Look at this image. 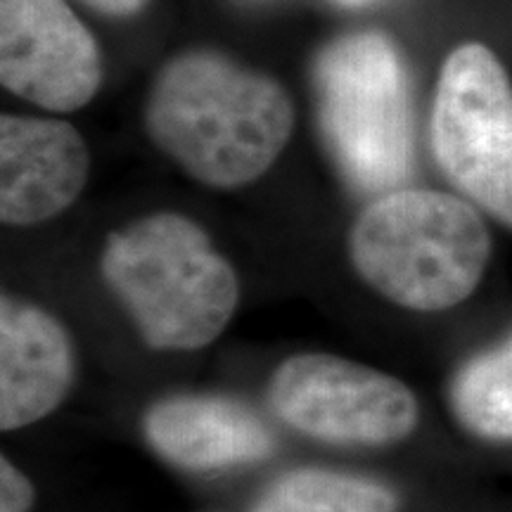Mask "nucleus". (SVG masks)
<instances>
[{"label":"nucleus","mask_w":512,"mask_h":512,"mask_svg":"<svg viewBox=\"0 0 512 512\" xmlns=\"http://www.w3.org/2000/svg\"><path fill=\"white\" fill-rule=\"evenodd\" d=\"M143 119L157 150L192 181L235 190L283 155L294 105L273 76L216 50H185L157 72Z\"/></svg>","instance_id":"obj_1"},{"label":"nucleus","mask_w":512,"mask_h":512,"mask_svg":"<svg viewBox=\"0 0 512 512\" xmlns=\"http://www.w3.org/2000/svg\"><path fill=\"white\" fill-rule=\"evenodd\" d=\"M100 275L143 342L188 354L223 335L240 304V280L200 223L155 211L112 230Z\"/></svg>","instance_id":"obj_2"},{"label":"nucleus","mask_w":512,"mask_h":512,"mask_svg":"<svg viewBox=\"0 0 512 512\" xmlns=\"http://www.w3.org/2000/svg\"><path fill=\"white\" fill-rule=\"evenodd\" d=\"M349 264L382 299L439 313L463 304L482 283L491 235L463 197L396 188L377 195L347 235Z\"/></svg>","instance_id":"obj_3"},{"label":"nucleus","mask_w":512,"mask_h":512,"mask_svg":"<svg viewBox=\"0 0 512 512\" xmlns=\"http://www.w3.org/2000/svg\"><path fill=\"white\" fill-rule=\"evenodd\" d=\"M318 124L337 169L358 192L401 188L413 166L408 76L382 31L339 36L313 62Z\"/></svg>","instance_id":"obj_4"},{"label":"nucleus","mask_w":512,"mask_h":512,"mask_svg":"<svg viewBox=\"0 0 512 512\" xmlns=\"http://www.w3.org/2000/svg\"><path fill=\"white\" fill-rule=\"evenodd\" d=\"M430 140L448 183L512 228V83L484 43H463L441 64Z\"/></svg>","instance_id":"obj_5"},{"label":"nucleus","mask_w":512,"mask_h":512,"mask_svg":"<svg viewBox=\"0 0 512 512\" xmlns=\"http://www.w3.org/2000/svg\"><path fill=\"white\" fill-rule=\"evenodd\" d=\"M275 418L306 439L332 446L387 448L411 439L418 396L399 377L335 354L285 358L268 382Z\"/></svg>","instance_id":"obj_6"},{"label":"nucleus","mask_w":512,"mask_h":512,"mask_svg":"<svg viewBox=\"0 0 512 512\" xmlns=\"http://www.w3.org/2000/svg\"><path fill=\"white\" fill-rule=\"evenodd\" d=\"M98 41L64 0H0V83L48 112H76L98 95Z\"/></svg>","instance_id":"obj_7"},{"label":"nucleus","mask_w":512,"mask_h":512,"mask_svg":"<svg viewBox=\"0 0 512 512\" xmlns=\"http://www.w3.org/2000/svg\"><path fill=\"white\" fill-rule=\"evenodd\" d=\"M86 140L60 119L0 117V221L12 228L53 221L86 188Z\"/></svg>","instance_id":"obj_8"},{"label":"nucleus","mask_w":512,"mask_h":512,"mask_svg":"<svg viewBox=\"0 0 512 512\" xmlns=\"http://www.w3.org/2000/svg\"><path fill=\"white\" fill-rule=\"evenodd\" d=\"M140 427L159 458L188 472L264 463L278 446L254 408L221 394L164 396L147 406Z\"/></svg>","instance_id":"obj_9"},{"label":"nucleus","mask_w":512,"mask_h":512,"mask_svg":"<svg viewBox=\"0 0 512 512\" xmlns=\"http://www.w3.org/2000/svg\"><path fill=\"white\" fill-rule=\"evenodd\" d=\"M76 380L74 339L29 299H0V430L36 425L62 406Z\"/></svg>","instance_id":"obj_10"},{"label":"nucleus","mask_w":512,"mask_h":512,"mask_svg":"<svg viewBox=\"0 0 512 512\" xmlns=\"http://www.w3.org/2000/svg\"><path fill=\"white\" fill-rule=\"evenodd\" d=\"M252 512H399V494L375 477L297 467L268 484Z\"/></svg>","instance_id":"obj_11"},{"label":"nucleus","mask_w":512,"mask_h":512,"mask_svg":"<svg viewBox=\"0 0 512 512\" xmlns=\"http://www.w3.org/2000/svg\"><path fill=\"white\" fill-rule=\"evenodd\" d=\"M448 406L475 437L512 441V335L456 370L448 384Z\"/></svg>","instance_id":"obj_12"},{"label":"nucleus","mask_w":512,"mask_h":512,"mask_svg":"<svg viewBox=\"0 0 512 512\" xmlns=\"http://www.w3.org/2000/svg\"><path fill=\"white\" fill-rule=\"evenodd\" d=\"M34 503L36 489L27 472L8 456L0 458V512H31Z\"/></svg>","instance_id":"obj_13"},{"label":"nucleus","mask_w":512,"mask_h":512,"mask_svg":"<svg viewBox=\"0 0 512 512\" xmlns=\"http://www.w3.org/2000/svg\"><path fill=\"white\" fill-rule=\"evenodd\" d=\"M83 5L112 19H128L143 12L150 0H81Z\"/></svg>","instance_id":"obj_14"},{"label":"nucleus","mask_w":512,"mask_h":512,"mask_svg":"<svg viewBox=\"0 0 512 512\" xmlns=\"http://www.w3.org/2000/svg\"><path fill=\"white\" fill-rule=\"evenodd\" d=\"M339 3H347V5H358V3H366V0H339Z\"/></svg>","instance_id":"obj_15"}]
</instances>
